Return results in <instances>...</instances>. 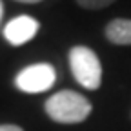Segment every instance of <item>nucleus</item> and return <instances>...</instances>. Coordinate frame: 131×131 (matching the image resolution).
<instances>
[{
  "instance_id": "f257e3e1",
  "label": "nucleus",
  "mask_w": 131,
  "mask_h": 131,
  "mask_svg": "<svg viewBox=\"0 0 131 131\" xmlns=\"http://www.w3.org/2000/svg\"><path fill=\"white\" fill-rule=\"evenodd\" d=\"M46 113L58 124H78L89 117L91 102L77 91L64 89L46 100Z\"/></svg>"
},
{
  "instance_id": "f03ea898",
  "label": "nucleus",
  "mask_w": 131,
  "mask_h": 131,
  "mask_svg": "<svg viewBox=\"0 0 131 131\" xmlns=\"http://www.w3.org/2000/svg\"><path fill=\"white\" fill-rule=\"evenodd\" d=\"M69 66L75 80L86 89H98L102 84V66L100 60L86 46H75L69 51Z\"/></svg>"
},
{
  "instance_id": "7ed1b4c3",
  "label": "nucleus",
  "mask_w": 131,
  "mask_h": 131,
  "mask_svg": "<svg viewBox=\"0 0 131 131\" xmlns=\"http://www.w3.org/2000/svg\"><path fill=\"white\" fill-rule=\"evenodd\" d=\"M55 80H57V73L53 69V66L33 64L16 75L15 84L24 93H42L51 88L55 84Z\"/></svg>"
},
{
  "instance_id": "20e7f679",
  "label": "nucleus",
  "mask_w": 131,
  "mask_h": 131,
  "mask_svg": "<svg viewBox=\"0 0 131 131\" xmlns=\"http://www.w3.org/2000/svg\"><path fill=\"white\" fill-rule=\"evenodd\" d=\"M37 31H38V22L33 16L22 15L7 22V26L4 27V37L13 46H22L35 37Z\"/></svg>"
},
{
  "instance_id": "39448f33",
  "label": "nucleus",
  "mask_w": 131,
  "mask_h": 131,
  "mask_svg": "<svg viewBox=\"0 0 131 131\" xmlns=\"http://www.w3.org/2000/svg\"><path fill=\"white\" fill-rule=\"evenodd\" d=\"M106 37L117 46H131V20L115 18L106 26Z\"/></svg>"
},
{
  "instance_id": "423d86ee",
  "label": "nucleus",
  "mask_w": 131,
  "mask_h": 131,
  "mask_svg": "<svg viewBox=\"0 0 131 131\" xmlns=\"http://www.w3.org/2000/svg\"><path fill=\"white\" fill-rule=\"evenodd\" d=\"M77 2L86 9H102V7H107L109 4H113L115 0H77Z\"/></svg>"
},
{
  "instance_id": "0eeeda50",
  "label": "nucleus",
  "mask_w": 131,
  "mask_h": 131,
  "mask_svg": "<svg viewBox=\"0 0 131 131\" xmlns=\"http://www.w3.org/2000/svg\"><path fill=\"white\" fill-rule=\"evenodd\" d=\"M0 131H24L20 126H15V124H2L0 126Z\"/></svg>"
},
{
  "instance_id": "6e6552de",
  "label": "nucleus",
  "mask_w": 131,
  "mask_h": 131,
  "mask_svg": "<svg viewBox=\"0 0 131 131\" xmlns=\"http://www.w3.org/2000/svg\"><path fill=\"white\" fill-rule=\"evenodd\" d=\"M16 2H24V4H37L40 0H16Z\"/></svg>"
},
{
  "instance_id": "1a4fd4ad",
  "label": "nucleus",
  "mask_w": 131,
  "mask_h": 131,
  "mask_svg": "<svg viewBox=\"0 0 131 131\" xmlns=\"http://www.w3.org/2000/svg\"><path fill=\"white\" fill-rule=\"evenodd\" d=\"M0 18H2V2H0Z\"/></svg>"
}]
</instances>
